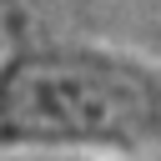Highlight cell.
Here are the masks:
<instances>
[{"instance_id":"obj_1","label":"cell","mask_w":161,"mask_h":161,"mask_svg":"<svg viewBox=\"0 0 161 161\" xmlns=\"http://www.w3.org/2000/svg\"><path fill=\"white\" fill-rule=\"evenodd\" d=\"M5 156H161V60L0 10Z\"/></svg>"}]
</instances>
